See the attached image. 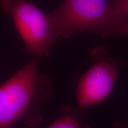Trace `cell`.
<instances>
[{
  "label": "cell",
  "mask_w": 128,
  "mask_h": 128,
  "mask_svg": "<svg viewBox=\"0 0 128 128\" xmlns=\"http://www.w3.org/2000/svg\"><path fill=\"white\" fill-rule=\"evenodd\" d=\"M114 128H128V122L126 124H122V122H118L115 124Z\"/></svg>",
  "instance_id": "52a82bcc"
},
{
  "label": "cell",
  "mask_w": 128,
  "mask_h": 128,
  "mask_svg": "<svg viewBox=\"0 0 128 128\" xmlns=\"http://www.w3.org/2000/svg\"><path fill=\"white\" fill-rule=\"evenodd\" d=\"M49 14L65 38L81 32L105 38L128 35V13L109 0H64Z\"/></svg>",
  "instance_id": "7a4b0ae2"
},
{
  "label": "cell",
  "mask_w": 128,
  "mask_h": 128,
  "mask_svg": "<svg viewBox=\"0 0 128 128\" xmlns=\"http://www.w3.org/2000/svg\"><path fill=\"white\" fill-rule=\"evenodd\" d=\"M114 3L120 9L128 13V0H116Z\"/></svg>",
  "instance_id": "8992f818"
},
{
  "label": "cell",
  "mask_w": 128,
  "mask_h": 128,
  "mask_svg": "<svg viewBox=\"0 0 128 128\" xmlns=\"http://www.w3.org/2000/svg\"><path fill=\"white\" fill-rule=\"evenodd\" d=\"M39 58L26 65L0 86V128H12L23 118L28 126L41 123V108L51 93V82L38 73Z\"/></svg>",
  "instance_id": "6da1fadb"
},
{
  "label": "cell",
  "mask_w": 128,
  "mask_h": 128,
  "mask_svg": "<svg viewBox=\"0 0 128 128\" xmlns=\"http://www.w3.org/2000/svg\"><path fill=\"white\" fill-rule=\"evenodd\" d=\"M47 128H88V127L68 109Z\"/></svg>",
  "instance_id": "5b68a950"
},
{
  "label": "cell",
  "mask_w": 128,
  "mask_h": 128,
  "mask_svg": "<svg viewBox=\"0 0 128 128\" xmlns=\"http://www.w3.org/2000/svg\"><path fill=\"white\" fill-rule=\"evenodd\" d=\"M0 5L4 12L12 16L25 51L38 58L48 56L60 37L50 14L26 0H0Z\"/></svg>",
  "instance_id": "3957f363"
},
{
  "label": "cell",
  "mask_w": 128,
  "mask_h": 128,
  "mask_svg": "<svg viewBox=\"0 0 128 128\" xmlns=\"http://www.w3.org/2000/svg\"><path fill=\"white\" fill-rule=\"evenodd\" d=\"M90 55L94 63L80 78L76 89L78 104L82 108L98 104L110 96L123 64L103 46L93 48Z\"/></svg>",
  "instance_id": "277c9868"
}]
</instances>
